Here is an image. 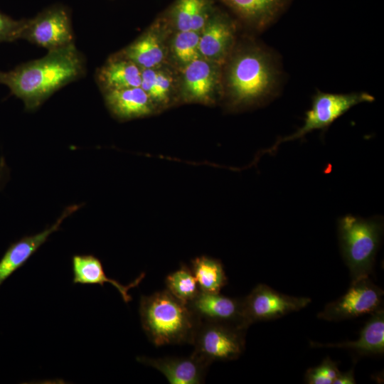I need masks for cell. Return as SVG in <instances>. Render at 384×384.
<instances>
[{"instance_id": "277c9868", "label": "cell", "mask_w": 384, "mask_h": 384, "mask_svg": "<svg viewBox=\"0 0 384 384\" xmlns=\"http://www.w3.org/2000/svg\"><path fill=\"white\" fill-rule=\"evenodd\" d=\"M275 71L267 56L258 50L240 53L230 64L228 85L236 106L248 105L266 97L275 83Z\"/></svg>"}, {"instance_id": "2e32d148", "label": "cell", "mask_w": 384, "mask_h": 384, "mask_svg": "<svg viewBox=\"0 0 384 384\" xmlns=\"http://www.w3.org/2000/svg\"><path fill=\"white\" fill-rule=\"evenodd\" d=\"M200 34L198 50L200 55L210 59H221L228 52L233 38L231 25L224 18H211Z\"/></svg>"}, {"instance_id": "9a60e30c", "label": "cell", "mask_w": 384, "mask_h": 384, "mask_svg": "<svg viewBox=\"0 0 384 384\" xmlns=\"http://www.w3.org/2000/svg\"><path fill=\"white\" fill-rule=\"evenodd\" d=\"M314 347L340 348L351 350L361 356L383 355L384 353V310L380 308L371 314L370 319L356 341L336 343L310 342Z\"/></svg>"}, {"instance_id": "cb8c5ba5", "label": "cell", "mask_w": 384, "mask_h": 384, "mask_svg": "<svg viewBox=\"0 0 384 384\" xmlns=\"http://www.w3.org/2000/svg\"><path fill=\"white\" fill-rule=\"evenodd\" d=\"M171 85V80L168 75L152 68H142L140 87L152 101L162 103L167 102Z\"/></svg>"}, {"instance_id": "4fadbf2b", "label": "cell", "mask_w": 384, "mask_h": 384, "mask_svg": "<svg viewBox=\"0 0 384 384\" xmlns=\"http://www.w3.org/2000/svg\"><path fill=\"white\" fill-rule=\"evenodd\" d=\"M72 270L73 284H99L102 287L105 283L108 282L118 290L126 303L132 300V297L128 293L129 290L137 287L145 276V273L142 272L128 285H123L118 281L108 277L101 260L91 254L74 255L72 257Z\"/></svg>"}, {"instance_id": "4316f807", "label": "cell", "mask_w": 384, "mask_h": 384, "mask_svg": "<svg viewBox=\"0 0 384 384\" xmlns=\"http://www.w3.org/2000/svg\"><path fill=\"white\" fill-rule=\"evenodd\" d=\"M24 20H15L0 12V43L13 42L21 37Z\"/></svg>"}, {"instance_id": "44dd1931", "label": "cell", "mask_w": 384, "mask_h": 384, "mask_svg": "<svg viewBox=\"0 0 384 384\" xmlns=\"http://www.w3.org/2000/svg\"><path fill=\"white\" fill-rule=\"evenodd\" d=\"M122 56L139 68H153L161 63L164 53L158 37L149 33L124 49Z\"/></svg>"}, {"instance_id": "7c38bea8", "label": "cell", "mask_w": 384, "mask_h": 384, "mask_svg": "<svg viewBox=\"0 0 384 384\" xmlns=\"http://www.w3.org/2000/svg\"><path fill=\"white\" fill-rule=\"evenodd\" d=\"M137 360L160 371L171 384L202 383L209 366L192 353L188 357L154 358L142 356Z\"/></svg>"}, {"instance_id": "ba28073f", "label": "cell", "mask_w": 384, "mask_h": 384, "mask_svg": "<svg viewBox=\"0 0 384 384\" xmlns=\"http://www.w3.org/2000/svg\"><path fill=\"white\" fill-rule=\"evenodd\" d=\"M21 38L49 50L73 43L69 14L60 5L49 7L31 19H26Z\"/></svg>"}, {"instance_id": "e0dca14e", "label": "cell", "mask_w": 384, "mask_h": 384, "mask_svg": "<svg viewBox=\"0 0 384 384\" xmlns=\"http://www.w3.org/2000/svg\"><path fill=\"white\" fill-rule=\"evenodd\" d=\"M215 73L212 65L201 58L186 64L183 85L186 96L197 101H205L212 95L215 84Z\"/></svg>"}, {"instance_id": "52a82bcc", "label": "cell", "mask_w": 384, "mask_h": 384, "mask_svg": "<svg viewBox=\"0 0 384 384\" xmlns=\"http://www.w3.org/2000/svg\"><path fill=\"white\" fill-rule=\"evenodd\" d=\"M383 291L369 277L351 281L346 292L328 303L317 316L329 321H339L372 314L381 307Z\"/></svg>"}, {"instance_id": "d6986e66", "label": "cell", "mask_w": 384, "mask_h": 384, "mask_svg": "<svg viewBox=\"0 0 384 384\" xmlns=\"http://www.w3.org/2000/svg\"><path fill=\"white\" fill-rule=\"evenodd\" d=\"M210 6L208 0H178L173 16L179 31L203 30L209 20Z\"/></svg>"}, {"instance_id": "3957f363", "label": "cell", "mask_w": 384, "mask_h": 384, "mask_svg": "<svg viewBox=\"0 0 384 384\" xmlns=\"http://www.w3.org/2000/svg\"><path fill=\"white\" fill-rule=\"evenodd\" d=\"M383 233V218L380 215L364 218L351 214L338 220L341 253L351 281L369 277L375 263Z\"/></svg>"}, {"instance_id": "7402d4cb", "label": "cell", "mask_w": 384, "mask_h": 384, "mask_svg": "<svg viewBox=\"0 0 384 384\" xmlns=\"http://www.w3.org/2000/svg\"><path fill=\"white\" fill-rule=\"evenodd\" d=\"M244 18L259 25L272 20L286 0H223Z\"/></svg>"}, {"instance_id": "484cf974", "label": "cell", "mask_w": 384, "mask_h": 384, "mask_svg": "<svg viewBox=\"0 0 384 384\" xmlns=\"http://www.w3.org/2000/svg\"><path fill=\"white\" fill-rule=\"evenodd\" d=\"M339 373L336 362L326 358L319 366L306 370L305 380L309 384H332Z\"/></svg>"}, {"instance_id": "8992f818", "label": "cell", "mask_w": 384, "mask_h": 384, "mask_svg": "<svg viewBox=\"0 0 384 384\" xmlns=\"http://www.w3.org/2000/svg\"><path fill=\"white\" fill-rule=\"evenodd\" d=\"M374 100L371 95L364 92L346 94L318 92L312 98L310 109L306 112L304 124L290 136L278 139L268 151L273 154L281 143L303 138L314 130L326 129L351 107Z\"/></svg>"}, {"instance_id": "6da1fadb", "label": "cell", "mask_w": 384, "mask_h": 384, "mask_svg": "<svg viewBox=\"0 0 384 384\" xmlns=\"http://www.w3.org/2000/svg\"><path fill=\"white\" fill-rule=\"evenodd\" d=\"M85 71L82 55L72 43L9 71L0 70V84L23 101L26 111L33 112L57 90L82 77Z\"/></svg>"}, {"instance_id": "ffe728a7", "label": "cell", "mask_w": 384, "mask_h": 384, "mask_svg": "<svg viewBox=\"0 0 384 384\" xmlns=\"http://www.w3.org/2000/svg\"><path fill=\"white\" fill-rule=\"evenodd\" d=\"M191 271L201 291L220 292L228 278L220 260L206 256L197 257L191 261Z\"/></svg>"}, {"instance_id": "f1b7e54d", "label": "cell", "mask_w": 384, "mask_h": 384, "mask_svg": "<svg viewBox=\"0 0 384 384\" xmlns=\"http://www.w3.org/2000/svg\"><path fill=\"white\" fill-rule=\"evenodd\" d=\"M8 177V168L3 157L0 159V189L5 183Z\"/></svg>"}, {"instance_id": "603a6c76", "label": "cell", "mask_w": 384, "mask_h": 384, "mask_svg": "<svg viewBox=\"0 0 384 384\" xmlns=\"http://www.w3.org/2000/svg\"><path fill=\"white\" fill-rule=\"evenodd\" d=\"M166 289L176 298L185 304L190 302L199 292L196 278L188 266L182 265L165 279Z\"/></svg>"}, {"instance_id": "d4e9b609", "label": "cell", "mask_w": 384, "mask_h": 384, "mask_svg": "<svg viewBox=\"0 0 384 384\" xmlns=\"http://www.w3.org/2000/svg\"><path fill=\"white\" fill-rule=\"evenodd\" d=\"M200 33L193 31H179L174 41L176 58L183 63H188L200 58L198 43Z\"/></svg>"}, {"instance_id": "9c48e42d", "label": "cell", "mask_w": 384, "mask_h": 384, "mask_svg": "<svg viewBox=\"0 0 384 384\" xmlns=\"http://www.w3.org/2000/svg\"><path fill=\"white\" fill-rule=\"evenodd\" d=\"M311 300L277 292L265 284H259L242 299L243 317L249 327L253 323L279 319L306 307Z\"/></svg>"}, {"instance_id": "83f0119b", "label": "cell", "mask_w": 384, "mask_h": 384, "mask_svg": "<svg viewBox=\"0 0 384 384\" xmlns=\"http://www.w3.org/2000/svg\"><path fill=\"white\" fill-rule=\"evenodd\" d=\"M356 380L354 378L353 370H350L348 372H340L333 382V384H354Z\"/></svg>"}, {"instance_id": "7a4b0ae2", "label": "cell", "mask_w": 384, "mask_h": 384, "mask_svg": "<svg viewBox=\"0 0 384 384\" xmlns=\"http://www.w3.org/2000/svg\"><path fill=\"white\" fill-rule=\"evenodd\" d=\"M139 311L142 329L156 346L191 344L201 323L188 306L166 289L142 295Z\"/></svg>"}, {"instance_id": "5b68a950", "label": "cell", "mask_w": 384, "mask_h": 384, "mask_svg": "<svg viewBox=\"0 0 384 384\" xmlns=\"http://www.w3.org/2000/svg\"><path fill=\"white\" fill-rule=\"evenodd\" d=\"M246 331L232 324L201 321L191 343L192 354L208 366L235 360L245 351Z\"/></svg>"}, {"instance_id": "8fae6325", "label": "cell", "mask_w": 384, "mask_h": 384, "mask_svg": "<svg viewBox=\"0 0 384 384\" xmlns=\"http://www.w3.org/2000/svg\"><path fill=\"white\" fill-rule=\"evenodd\" d=\"M187 305L201 321L224 323L248 329L244 321L242 299L200 290Z\"/></svg>"}, {"instance_id": "ac0fdd59", "label": "cell", "mask_w": 384, "mask_h": 384, "mask_svg": "<svg viewBox=\"0 0 384 384\" xmlns=\"http://www.w3.org/2000/svg\"><path fill=\"white\" fill-rule=\"evenodd\" d=\"M97 79L105 92L140 87L142 70L127 59L116 58L100 69Z\"/></svg>"}, {"instance_id": "30bf717a", "label": "cell", "mask_w": 384, "mask_h": 384, "mask_svg": "<svg viewBox=\"0 0 384 384\" xmlns=\"http://www.w3.org/2000/svg\"><path fill=\"white\" fill-rule=\"evenodd\" d=\"M81 206L82 204H73L66 207L51 226L38 233L26 235L11 243L0 260V287L35 254L53 233L60 229V225L66 218L76 212Z\"/></svg>"}, {"instance_id": "5bb4252c", "label": "cell", "mask_w": 384, "mask_h": 384, "mask_svg": "<svg viewBox=\"0 0 384 384\" xmlns=\"http://www.w3.org/2000/svg\"><path fill=\"white\" fill-rule=\"evenodd\" d=\"M105 94L107 108L119 119L129 120L153 112L152 100L141 87L112 90Z\"/></svg>"}]
</instances>
